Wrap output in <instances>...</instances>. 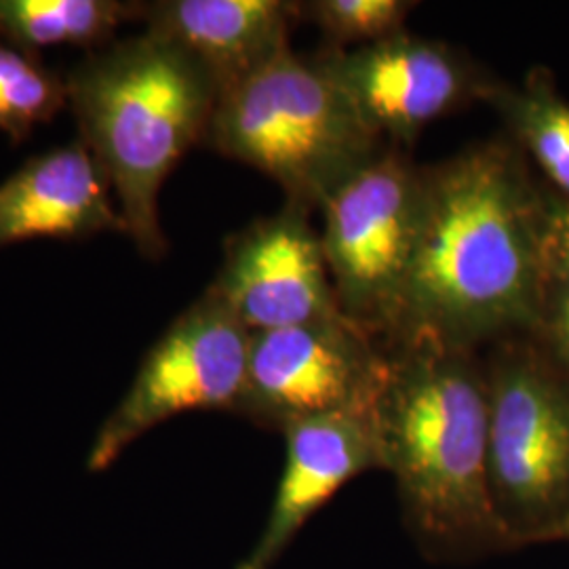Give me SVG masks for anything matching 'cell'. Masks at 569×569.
Returning <instances> with one entry per match:
<instances>
[{
	"instance_id": "cell-1",
	"label": "cell",
	"mask_w": 569,
	"mask_h": 569,
	"mask_svg": "<svg viewBox=\"0 0 569 569\" xmlns=\"http://www.w3.org/2000/svg\"><path fill=\"white\" fill-rule=\"evenodd\" d=\"M549 258L542 183L507 142L422 167V209L401 323L388 346L475 350L536 326ZM387 346V348H388Z\"/></svg>"
},
{
	"instance_id": "cell-2",
	"label": "cell",
	"mask_w": 569,
	"mask_h": 569,
	"mask_svg": "<svg viewBox=\"0 0 569 569\" xmlns=\"http://www.w3.org/2000/svg\"><path fill=\"white\" fill-rule=\"evenodd\" d=\"M387 355L371 427L413 545L443 566L507 552L489 496L483 359L432 342L388 346Z\"/></svg>"
},
{
	"instance_id": "cell-3",
	"label": "cell",
	"mask_w": 569,
	"mask_h": 569,
	"mask_svg": "<svg viewBox=\"0 0 569 569\" xmlns=\"http://www.w3.org/2000/svg\"><path fill=\"white\" fill-rule=\"evenodd\" d=\"M66 87L81 142L117 192L124 234L159 262L169 249L159 194L186 152L203 146L218 84L180 47L143 30L87 53Z\"/></svg>"
},
{
	"instance_id": "cell-4",
	"label": "cell",
	"mask_w": 569,
	"mask_h": 569,
	"mask_svg": "<svg viewBox=\"0 0 569 569\" xmlns=\"http://www.w3.org/2000/svg\"><path fill=\"white\" fill-rule=\"evenodd\" d=\"M203 146L262 171L306 211L321 209L387 148L319 58L296 51L218 98Z\"/></svg>"
},
{
	"instance_id": "cell-5",
	"label": "cell",
	"mask_w": 569,
	"mask_h": 569,
	"mask_svg": "<svg viewBox=\"0 0 569 569\" xmlns=\"http://www.w3.org/2000/svg\"><path fill=\"white\" fill-rule=\"evenodd\" d=\"M489 496L510 550L559 542L569 512V380L529 336L491 345Z\"/></svg>"
},
{
	"instance_id": "cell-6",
	"label": "cell",
	"mask_w": 569,
	"mask_h": 569,
	"mask_svg": "<svg viewBox=\"0 0 569 569\" xmlns=\"http://www.w3.org/2000/svg\"><path fill=\"white\" fill-rule=\"evenodd\" d=\"M422 209V167L385 148L327 201L321 244L340 312L387 348L401 323Z\"/></svg>"
},
{
	"instance_id": "cell-7",
	"label": "cell",
	"mask_w": 569,
	"mask_h": 569,
	"mask_svg": "<svg viewBox=\"0 0 569 569\" xmlns=\"http://www.w3.org/2000/svg\"><path fill=\"white\" fill-rule=\"evenodd\" d=\"M251 331L209 287L150 346L121 403L106 418L87 458L102 472L148 430L188 411H237Z\"/></svg>"
},
{
	"instance_id": "cell-8",
	"label": "cell",
	"mask_w": 569,
	"mask_h": 569,
	"mask_svg": "<svg viewBox=\"0 0 569 569\" xmlns=\"http://www.w3.org/2000/svg\"><path fill=\"white\" fill-rule=\"evenodd\" d=\"M387 366V348L345 315L251 333L234 413L277 432L308 418L371 416Z\"/></svg>"
},
{
	"instance_id": "cell-9",
	"label": "cell",
	"mask_w": 569,
	"mask_h": 569,
	"mask_svg": "<svg viewBox=\"0 0 569 569\" xmlns=\"http://www.w3.org/2000/svg\"><path fill=\"white\" fill-rule=\"evenodd\" d=\"M367 127L409 146L428 124L483 100L491 77L448 42L403 32L387 41L315 53Z\"/></svg>"
},
{
	"instance_id": "cell-10",
	"label": "cell",
	"mask_w": 569,
	"mask_h": 569,
	"mask_svg": "<svg viewBox=\"0 0 569 569\" xmlns=\"http://www.w3.org/2000/svg\"><path fill=\"white\" fill-rule=\"evenodd\" d=\"M251 333L305 326L342 315L329 277L321 234L310 211L284 203L224 241L209 284Z\"/></svg>"
},
{
	"instance_id": "cell-11",
	"label": "cell",
	"mask_w": 569,
	"mask_h": 569,
	"mask_svg": "<svg viewBox=\"0 0 569 569\" xmlns=\"http://www.w3.org/2000/svg\"><path fill=\"white\" fill-rule=\"evenodd\" d=\"M284 465L264 529L237 569H272L306 523L367 470H380L371 416H321L284 428Z\"/></svg>"
},
{
	"instance_id": "cell-12",
	"label": "cell",
	"mask_w": 569,
	"mask_h": 569,
	"mask_svg": "<svg viewBox=\"0 0 569 569\" xmlns=\"http://www.w3.org/2000/svg\"><path fill=\"white\" fill-rule=\"evenodd\" d=\"M146 32L180 47L220 96L291 51L302 21L293 0H154L142 2Z\"/></svg>"
},
{
	"instance_id": "cell-13",
	"label": "cell",
	"mask_w": 569,
	"mask_h": 569,
	"mask_svg": "<svg viewBox=\"0 0 569 569\" xmlns=\"http://www.w3.org/2000/svg\"><path fill=\"white\" fill-rule=\"evenodd\" d=\"M110 182L81 142L32 157L0 183V249L30 239L124 232Z\"/></svg>"
},
{
	"instance_id": "cell-14",
	"label": "cell",
	"mask_w": 569,
	"mask_h": 569,
	"mask_svg": "<svg viewBox=\"0 0 569 569\" xmlns=\"http://www.w3.org/2000/svg\"><path fill=\"white\" fill-rule=\"evenodd\" d=\"M142 20V2L122 0H0V42L41 58L44 47L100 51L122 23Z\"/></svg>"
},
{
	"instance_id": "cell-15",
	"label": "cell",
	"mask_w": 569,
	"mask_h": 569,
	"mask_svg": "<svg viewBox=\"0 0 569 569\" xmlns=\"http://www.w3.org/2000/svg\"><path fill=\"white\" fill-rule=\"evenodd\" d=\"M483 102L505 119L515 143L540 167L547 186L569 199V102L547 68H533L521 87L491 81Z\"/></svg>"
},
{
	"instance_id": "cell-16",
	"label": "cell",
	"mask_w": 569,
	"mask_h": 569,
	"mask_svg": "<svg viewBox=\"0 0 569 569\" xmlns=\"http://www.w3.org/2000/svg\"><path fill=\"white\" fill-rule=\"evenodd\" d=\"M63 106L66 77L42 66L41 58L0 42V131L18 146L34 127L53 121Z\"/></svg>"
},
{
	"instance_id": "cell-17",
	"label": "cell",
	"mask_w": 569,
	"mask_h": 569,
	"mask_svg": "<svg viewBox=\"0 0 569 569\" xmlns=\"http://www.w3.org/2000/svg\"><path fill=\"white\" fill-rule=\"evenodd\" d=\"M416 7L409 0H312L302 2V21L315 23L333 49L367 47L407 32Z\"/></svg>"
},
{
	"instance_id": "cell-18",
	"label": "cell",
	"mask_w": 569,
	"mask_h": 569,
	"mask_svg": "<svg viewBox=\"0 0 569 569\" xmlns=\"http://www.w3.org/2000/svg\"><path fill=\"white\" fill-rule=\"evenodd\" d=\"M528 336L569 380V274L549 268L538 319Z\"/></svg>"
},
{
	"instance_id": "cell-19",
	"label": "cell",
	"mask_w": 569,
	"mask_h": 569,
	"mask_svg": "<svg viewBox=\"0 0 569 569\" xmlns=\"http://www.w3.org/2000/svg\"><path fill=\"white\" fill-rule=\"evenodd\" d=\"M542 218L549 268L569 274V199L549 186H542Z\"/></svg>"
},
{
	"instance_id": "cell-20",
	"label": "cell",
	"mask_w": 569,
	"mask_h": 569,
	"mask_svg": "<svg viewBox=\"0 0 569 569\" xmlns=\"http://www.w3.org/2000/svg\"><path fill=\"white\" fill-rule=\"evenodd\" d=\"M559 540H563V542H569V512L568 519H566V523H563V528L559 531Z\"/></svg>"
}]
</instances>
